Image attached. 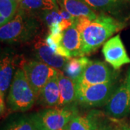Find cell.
Returning <instances> with one entry per match:
<instances>
[{"label": "cell", "mask_w": 130, "mask_h": 130, "mask_svg": "<svg viewBox=\"0 0 130 130\" xmlns=\"http://www.w3.org/2000/svg\"><path fill=\"white\" fill-rule=\"evenodd\" d=\"M76 26L83 41V54L88 55L97 50L116 32L125 26L124 23L102 13L94 20L77 18Z\"/></svg>", "instance_id": "6da1fadb"}, {"label": "cell", "mask_w": 130, "mask_h": 130, "mask_svg": "<svg viewBox=\"0 0 130 130\" xmlns=\"http://www.w3.org/2000/svg\"><path fill=\"white\" fill-rule=\"evenodd\" d=\"M39 24L35 17L18 9L13 19L0 28L1 41L25 43L36 38Z\"/></svg>", "instance_id": "7a4b0ae2"}, {"label": "cell", "mask_w": 130, "mask_h": 130, "mask_svg": "<svg viewBox=\"0 0 130 130\" xmlns=\"http://www.w3.org/2000/svg\"><path fill=\"white\" fill-rule=\"evenodd\" d=\"M38 100L35 90L27 79L23 70L16 71L9 88L7 106L12 111L25 112L30 109Z\"/></svg>", "instance_id": "3957f363"}, {"label": "cell", "mask_w": 130, "mask_h": 130, "mask_svg": "<svg viewBox=\"0 0 130 130\" xmlns=\"http://www.w3.org/2000/svg\"><path fill=\"white\" fill-rule=\"evenodd\" d=\"M76 115L77 108L67 106L43 110L32 113L29 119L38 130H63Z\"/></svg>", "instance_id": "277c9868"}, {"label": "cell", "mask_w": 130, "mask_h": 130, "mask_svg": "<svg viewBox=\"0 0 130 130\" xmlns=\"http://www.w3.org/2000/svg\"><path fill=\"white\" fill-rule=\"evenodd\" d=\"M113 88V81L88 85L77 84V102L86 107L102 106L108 103Z\"/></svg>", "instance_id": "5b68a950"}, {"label": "cell", "mask_w": 130, "mask_h": 130, "mask_svg": "<svg viewBox=\"0 0 130 130\" xmlns=\"http://www.w3.org/2000/svg\"><path fill=\"white\" fill-rule=\"evenodd\" d=\"M25 76L37 95V97L46 83L56 77L59 70L41 61H27L22 65Z\"/></svg>", "instance_id": "8992f818"}, {"label": "cell", "mask_w": 130, "mask_h": 130, "mask_svg": "<svg viewBox=\"0 0 130 130\" xmlns=\"http://www.w3.org/2000/svg\"><path fill=\"white\" fill-rule=\"evenodd\" d=\"M102 53L105 60L114 70H119L123 65L130 64L129 56L119 34L109 38L103 44Z\"/></svg>", "instance_id": "52a82bcc"}, {"label": "cell", "mask_w": 130, "mask_h": 130, "mask_svg": "<svg viewBox=\"0 0 130 130\" xmlns=\"http://www.w3.org/2000/svg\"><path fill=\"white\" fill-rule=\"evenodd\" d=\"M106 111L108 116L121 119L130 111V91L126 81L116 89L106 103Z\"/></svg>", "instance_id": "ba28073f"}, {"label": "cell", "mask_w": 130, "mask_h": 130, "mask_svg": "<svg viewBox=\"0 0 130 130\" xmlns=\"http://www.w3.org/2000/svg\"><path fill=\"white\" fill-rule=\"evenodd\" d=\"M114 72L108 65L101 61H90L77 85H88L106 83L113 81Z\"/></svg>", "instance_id": "9c48e42d"}, {"label": "cell", "mask_w": 130, "mask_h": 130, "mask_svg": "<svg viewBox=\"0 0 130 130\" xmlns=\"http://www.w3.org/2000/svg\"><path fill=\"white\" fill-rule=\"evenodd\" d=\"M14 58L9 54H4L0 61V108L1 114L5 111V98L6 93L14 77Z\"/></svg>", "instance_id": "30bf717a"}, {"label": "cell", "mask_w": 130, "mask_h": 130, "mask_svg": "<svg viewBox=\"0 0 130 130\" xmlns=\"http://www.w3.org/2000/svg\"><path fill=\"white\" fill-rule=\"evenodd\" d=\"M34 48L36 56L39 60L56 70H63L66 63L70 59L56 54L47 44L46 38H36Z\"/></svg>", "instance_id": "8fae6325"}, {"label": "cell", "mask_w": 130, "mask_h": 130, "mask_svg": "<svg viewBox=\"0 0 130 130\" xmlns=\"http://www.w3.org/2000/svg\"><path fill=\"white\" fill-rule=\"evenodd\" d=\"M61 43L70 53L71 57L84 56L83 54L82 37L76 24H74L63 32Z\"/></svg>", "instance_id": "7c38bea8"}, {"label": "cell", "mask_w": 130, "mask_h": 130, "mask_svg": "<svg viewBox=\"0 0 130 130\" xmlns=\"http://www.w3.org/2000/svg\"><path fill=\"white\" fill-rule=\"evenodd\" d=\"M58 83L59 88V102L57 108L67 106L77 101V83L59 72Z\"/></svg>", "instance_id": "4fadbf2b"}, {"label": "cell", "mask_w": 130, "mask_h": 130, "mask_svg": "<svg viewBox=\"0 0 130 130\" xmlns=\"http://www.w3.org/2000/svg\"><path fill=\"white\" fill-rule=\"evenodd\" d=\"M38 99L40 104L43 106L57 108L59 102L58 74L47 83L46 85L42 89Z\"/></svg>", "instance_id": "5bb4252c"}, {"label": "cell", "mask_w": 130, "mask_h": 130, "mask_svg": "<svg viewBox=\"0 0 130 130\" xmlns=\"http://www.w3.org/2000/svg\"><path fill=\"white\" fill-rule=\"evenodd\" d=\"M101 119V113L90 111L85 115H76L66 126V130H95Z\"/></svg>", "instance_id": "9a60e30c"}, {"label": "cell", "mask_w": 130, "mask_h": 130, "mask_svg": "<svg viewBox=\"0 0 130 130\" xmlns=\"http://www.w3.org/2000/svg\"><path fill=\"white\" fill-rule=\"evenodd\" d=\"M61 4L68 12L75 18H88L94 20L98 17L95 12L84 0H61Z\"/></svg>", "instance_id": "2e32d148"}, {"label": "cell", "mask_w": 130, "mask_h": 130, "mask_svg": "<svg viewBox=\"0 0 130 130\" xmlns=\"http://www.w3.org/2000/svg\"><path fill=\"white\" fill-rule=\"evenodd\" d=\"M90 60L85 56L72 57L63 68L64 74L74 83H77Z\"/></svg>", "instance_id": "e0dca14e"}, {"label": "cell", "mask_w": 130, "mask_h": 130, "mask_svg": "<svg viewBox=\"0 0 130 130\" xmlns=\"http://www.w3.org/2000/svg\"><path fill=\"white\" fill-rule=\"evenodd\" d=\"M59 5H56L52 0H21L18 9L33 15L34 13L40 12L41 14L46 10L54 9Z\"/></svg>", "instance_id": "ac0fdd59"}, {"label": "cell", "mask_w": 130, "mask_h": 130, "mask_svg": "<svg viewBox=\"0 0 130 130\" xmlns=\"http://www.w3.org/2000/svg\"><path fill=\"white\" fill-rule=\"evenodd\" d=\"M19 4L12 0H0V26L11 21L18 10Z\"/></svg>", "instance_id": "d6986e66"}, {"label": "cell", "mask_w": 130, "mask_h": 130, "mask_svg": "<svg viewBox=\"0 0 130 130\" xmlns=\"http://www.w3.org/2000/svg\"><path fill=\"white\" fill-rule=\"evenodd\" d=\"M88 5L94 9L115 13L121 8L123 0H84Z\"/></svg>", "instance_id": "ffe728a7"}, {"label": "cell", "mask_w": 130, "mask_h": 130, "mask_svg": "<svg viewBox=\"0 0 130 130\" xmlns=\"http://www.w3.org/2000/svg\"><path fill=\"white\" fill-rule=\"evenodd\" d=\"M41 17L42 20H43V22L46 23L48 28H51L52 25H56V24H61L64 23L67 25L69 27H71L72 25L70 23H67L64 21L61 15L59 13V10L57 8H54V9H51V10H46L44 12H43L41 13Z\"/></svg>", "instance_id": "44dd1931"}, {"label": "cell", "mask_w": 130, "mask_h": 130, "mask_svg": "<svg viewBox=\"0 0 130 130\" xmlns=\"http://www.w3.org/2000/svg\"><path fill=\"white\" fill-rule=\"evenodd\" d=\"M6 130H38L28 118H21L11 123Z\"/></svg>", "instance_id": "7402d4cb"}, {"label": "cell", "mask_w": 130, "mask_h": 130, "mask_svg": "<svg viewBox=\"0 0 130 130\" xmlns=\"http://www.w3.org/2000/svg\"><path fill=\"white\" fill-rule=\"evenodd\" d=\"M114 129L113 128L111 124H110V123L108 121H105V120H101V119H100V121L98 124L97 127L95 130H113Z\"/></svg>", "instance_id": "603a6c76"}, {"label": "cell", "mask_w": 130, "mask_h": 130, "mask_svg": "<svg viewBox=\"0 0 130 130\" xmlns=\"http://www.w3.org/2000/svg\"><path fill=\"white\" fill-rule=\"evenodd\" d=\"M113 130H130V124H123L116 126Z\"/></svg>", "instance_id": "cb8c5ba5"}, {"label": "cell", "mask_w": 130, "mask_h": 130, "mask_svg": "<svg viewBox=\"0 0 130 130\" xmlns=\"http://www.w3.org/2000/svg\"><path fill=\"white\" fill-rule=\"evenodd\" d=\"M126 83H127L128 88H129V91H130V71L129 72V74H128V76H127V79H126Z\"/></svg>", "instance_id": "d4e9b609"}, {"label": "cell", "mask_w": 130, "mask_h": 130, "mask_svg": "<svg viewBox=\"0 0 130 130\" xmlns=\"http://www.w3.org/2000/svg\"><path fill=\"white\" fill-rule=\"evenodd\" d=\"M56 5H59V0H52Z\"/></svg>", "instance_id": "484cf974"}, {"label": "cell", "mask_w": 130, "mask_h": 130, "mask_svg": "<svg viewBox=\"0 0 130 130\" xmlns=\"http://www.w3.org/2000/svg\"><path fill=\"white\" fill-rule=\"evenodd\" d=\"M12 1H14V2H18V4H20V2H21V0H12Z\"/></svg>", "instance_id": "4316f807"}, {"label": "cell", "mask_w": 130, "mask_h": 130, "mask_svg": "<svg viewBox=\"0 0 130 130\" xmlns=\"http://www.w3.org/2000/svg\"><path fill=\"white\" fill-rule=\"evenodd\" d=\"M124 1H126V2H129L130 3V0H124Z\"/></svg>", "instance_id": "83f0119b"}, {"label": "cell", "mask_w": 130, "mask_h": 130, "mask_svg": "<svg viewBox=\"0 0 130 130\" xmlns=\"http://www.w3.org/2000/svg\"><path fill=\"white\" fill-rule=\"evenodd\" d=\"M63 130H66V129H63Z\"/></svg>", "instance_id": "f1b7e54d"}]
</instances>
